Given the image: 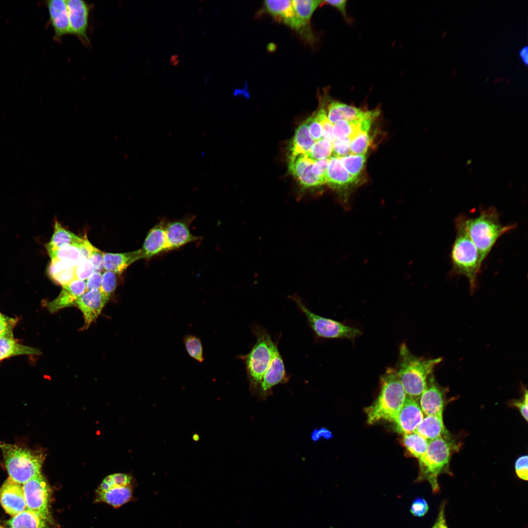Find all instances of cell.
Segmentation results:
<instances>
[{"label": "cell", "instance_id": "cell-1", "mask_svg": "<svg viewBox=\"0 0 528 528\" xmlns=\"http://www.w3.org/2000/svg\"><path fill=\"white\" fill-rule=\"evenodd\" d=\"M466 216L460 214L455 220L456 237L452 244L450 260L453 276H463L468 281L471 293L475 290L482 266L478 251L465 227Z\"/></svg>", "mask_w": 528, "mask_h": 528}, {"label": "cell", "instance_id": "cell-2", "mask_svg": "<svg viewBox=\"0 0 528 528\" xmlns=\"http://www.w3.org/2000/svg\"><path fill=\"white\" fill-rule=\"evenodd\" d=\"M467 233L477 248L482 263L486 259L498 240L504 234L516 229V223L503 225L497 208L490 206L480 208L479 215L474 218L466 216Z\"/></svg>", "mask_w": 528, "mask_h": 528}, {"label": "cell", "instance_id": "cell-3", "mask_svg": "<svg viewBox=\"0 0 528 528\" xmlns=\"http://www.w3.org/2000/svg\"><path fill=\"white\" fill-rule=\"evenodd\" d=\"M441 357L425 359L413 354L405 344L399 348L398 367L396 369L407 396L417 401L423 392L427 380Z\"/></svg>", "mask_w": 528, "mask_h": 528}, {"label": "cell", "instance_id": "cell-4", "mask_svg": "<svg viewBox=\"0 0 528 528\" xmlns=\"http://www.w3.org/2000/svg\"><path fill=\"white\" fill-rule=\"evenodd\" d=\"M380 384L378 397L365 410L369 424L381 420L394 422L407 396L396 369H387L380 378Z\"/></svg>", "mask_w": 528, "mask_h": 528}, {"label": "cell", "instance_id": "cell-5", "mask_svg": "<svg viewBox=\"0 0 528 528\" xmlns=\"http://www.w3.org/2000/svg\"><path fill=\"white\" fill-rule=\"evenodd\" d=\"M0 449L9 478L15 481L22 484L41 473L45 457L43 451L0 441Z\"/></svg>", "mask_w": 528, "mask_h": 528}, {"label": "cell", "instance_id": "cell-6", "mask_svg": "<svg viewBox=\"0 0 528 528\" xmlns=\"http://www.w3.org/2000/svg\"><path fill=\"white\" fill-rule=\"evenodd\" d=\"M251 330L256 337V343L247 354L239 355V357L244 362L250 391L256 395L278 344L261 326L254 325Z\"/></svg>", "mask_w": 528, "mask_h": 528}, {"label": "cell", "instance_id": "cell-7", "mask_svg": "<svg viewBox=\"0 0 528 528\" xmlns=\"http://www.w3.org/2000/svg\"><path fill=\"white\" fill-rule=\"evenodd\" d=\"M454 447L447 437L430 440L425 453L418 460L419 472L417 481L428 482L433 493L440 490L439 476L443 473L451 474L449 462Z\"/></svg>", "mask_w": 528, "mask_h": 528}, {"label": "cell", "instance_id": "cell-8", "mask_svg": "<svg viewBox=\"0 0 528 528\" xmlns=\"http://www.w3.org/2000/svg\"><path fill=\"white\" fill-rule=\"evenodd\" d=\"M290 298L306 317L308 324L316 336L323 338L353 339L362 334L359 329L326 318L311 311L297 295Z\"/></svg>", "mask_w": 528, "mask_h": 528}, {"label": "cell", "instance_id": "cell-9", "mask_svg": "<svg viewBox=\"0 0 528 528\" xmlns=\"http://www.w3.org/2000/svg\"><path fill=\"white\" fill-rule=\"evenodd\" d=\"M27 509L44 518L53 521L49 511L51 489L42 473L22 484Z\"/></svg>", "mask_w": 528, "mask_h": 528}, {"label": "cell", "instance_id": "cell-10", "mask_svg": "<svg viewBox=\"0 0 528 528\" xmlns=\"http://www.w3.org/2000/svg\"><path fill=\"white\" fill-rule=\"evenodd\" d=\"M195 218V215L188 214L180 219L167 220L165 232L169 252L202 239V237L193 234L190 230V225Z\"/></svg>", "mask_w": 528, "mask_h": 528}, {"label": "cell", "instance_id": "cell-11", "mask_svg": "<svg viewBox=\"0 0 528 528\" xmlns=\"http://www.w3.org/2000/svg\"><path fill=\"white\" fill-rule=\"evenodd\" d=\"M290 377L286 374L284 362L278 347L275 350L271 363L264 374L257 394L264 400L272 395V389L280 384H286Z\"/></svg>", "mask_w": 528, "mask_h": 528}, {"label": "cell", "instance_id": "cell-12", "mask_svg": "<svg viewBox=\"0 0 528 528\" xmlns=\"http://www.w3.org/2000/svg\"><path fill=\"white\" fill-rule=\"evenodd\" d=\"M0 503L13 517L27 509L22 484L7 478L0 488Z\"/></svg>", "mask_w": 528, "mask_h": 528}, {"label": "cell", "instance_id": "cell-13", "mask_svg": "<svg viewBox=\"0 0 528 528\" xmlns=\"http://www.w3.org/2000/svg\"><path fill=\"white\" fill-rule=\"evenodd\" d=\"M167 220L160 219L148 231L140 249L142 259L149 260L169 252L165 232Z\"/></svg>", "mask_w": 528, "mask_h": 528}, {"label": "cell", "instance_id": "cell-14", "mask_svg": "<svg viewBox=\"0 0 528 528\" xmlns=\"http://www.w3.org/2000/svg\"><path fill=\"white\" fill-rule=\"evenodd\" d=\"M445 391L436 382L433 374L428 377L426 387L419 397L420 408L426 416H442Z\"/></svg>", "mask_w": 528, "mask_h": 528}, {"label": "cell", "instance_id": "cell-15", "mask_svg": "<svg viewBox=\"0 0 528 528\" xmlns=\"http://www.w3.org/2000/svg\"><path fill=\"white\" fill-rule=\"evenodd\" d=\"M423 414L417 401L407 396L394 421L396 431L403 435L414 432L423 419Z\"/></svg>", "mask_w": 528, "mask_h": 528}, {"label": "cell", "instance_id": "cell-16", "mask_svg": "<svg viewBox=\"0 0 528 528\" xmlns=\"http://www.w3.org/2000/svg\"><path fill=\"white\" fill-rule=\"evenodd\" d=\"M314 162L307 154L289 158L288 168L290 172L305 188L317 187L326 183L325 179L314 175L311 172V167Z\"/></svg>", "mask_w": 528, "mask_h": 528}, {"label": "cell", "instance_id": "cell-17", "mask_svg": "<svg viewBox=\"0 0 528 528\" xmlns=\"http://www.w3.org/2000/svg\"><path fill=\"white\" fill-rule=\"evenodd\" d=\"M66 4L71 34L88 41L87 30L89 7L83 0H67Z\"/></svg>", "mask_w": 528, "mask_h": 528}, {"label": "cell", "instance_id": "cell-18", "mask_svg": "<svg viewBox=\"0 0 528 528\" xmlns=\"http://www.w3.org/2000/svg\"><path fill=\"white\" fill-rule=\"evenodd\" d=\"M108 301L99 289L87 291L78 298L76 306L83 315V329H87L97 318Z\"/></svg>", "mask_w": 528, "mask_h": 528}, {"label": "cell", "instance_id": "cell-19", "mask_svg": "<svg viewBox=\"0 0 528 528\" xmlns=\"http://www.w3.org/2000/svg\"><path fill=\"white\" fill-rule=\"evenodd\" d=\"M86 291L85 281L76 279L70 283L63 286L59 295L52 301L48 302L46 306L52 313L66 308L76 306L77 300Z\"/></svg>", "mask_w": 528, "mask_h": 528}, {"label": "cell", "instance_id": "cell-20", "mask_svg": "<svg viewBox=\"0 0 528 528\" xmlns=\"http://www.w3.org/2000/svg\"><path fill=\"white\" fill-rule=\"evenodd\" d=\"M49 21L54 29L56 39L71 34L66 0H49L46 1Z\"/></svg>", "mask_w": 528, "mask_h": 528}, {"label": "cell", "instance_id": "cell-21", "mask_svg": "<svg viewBox=\"0 0 528 528\" xmlns=\"http://www.w3.org/2000/svg\"><path fill=\"white\" fill-rule=\"evenodd\" d=\"M326 183L334 188H343L355 183L357 180L346 170L339 157L330 158L325 176Z\"/></svg>", "mask_w": 528, "mask_h": 528}, {"label": "cell", "instance_id": "cell-22", "mask_svg": "<svg viewBox=\"0 0 528 528\" xmlns=\"http://www.w3.org/2000/svg\"><path fill=\"white\" fill-rule=\"evenodd\" d=\"M141 259L140 249L126 253L104 252V266L105 270L120 275L131 264Z\"/></svg>", "mask_w": 528, "mask_h": 528}, {"label": "cell", "instance_id": "cell-23", "mask_svg": "<svg viewBox=\"0 0 528 528\" xmlns=\"http://www.w3.org/2000/svg\"><path fill=\"white\" fill-rule=\"evenodd\" d=\"M264 4L266 11L271 15L281 19L289 26L301 30L293 10L292 0H265Z\"/></svg>", "mask_w": 528, "mask_h": 528}, {"label": "cell", "instance_id": "cell-24", "mask_svg": "<svg viewBox=\"0 0 528 528\" xmlns=\"http://www.w3.org/2000/svg\"><path fill=\"white\" fill-rule=\"evenodd\" d=\"M366 110L336 101H331L328 107L327 116L333 124L340 120L352 121L361 117Z\"/></svg>", "mask_w": 528, "mask_h": 528}, {"label": "cell", "instance_id": "cell-25", "mask_svg": "<svg viewBox=\"0 0 528 528\" xmlns=\"http://www.w3.org/2000/svg\"><path fill=\"white\" fill-rule=\"evenodd\" d=\"M76 265L67 261L51 260L47 273L53 281L63 286L76 279Z\"/></svg>", "mask_w": 528, "mask_h": 528}, {"label": "cell", "instance_id": "cell-26", "mask_svg": "<svg viewBox=\"0 0 528 528\" xmlns=\"http://www.w3.org/2000/svg\"><path fill=\"white\" fill-rule=\"evenodd\" d=\"M429 441L448 435L445 430L442 416H426L415 432Z\"/></svg>", "mask_w": 528, "mask_h": 528}, {"label": "cell", "instance_id": "cell-27", "mask_svg": "<svg viewBox=\"0 0 528 528\" xmlns=\"http://www.w3.org/2000/svg\"><path fill=\"white\" fill-rule=\"evenodd\" d=\"M315 142L309 133L306 123L304 122L298 126L295 132L289 146V158L307 154Z\"/></svg>", "mask_w": 528, "mask_h": 528}, {"label": "cell", "instance_id": "cell-28", "mask_svg": "<svg viewBox=\"0 0 528 528\" xmlns=\"http://www.w3.org/2000/svg\"><path fill=\"white\" fill-rule=\"evenodd\" d=\"M52 522L27 509L13 516L8 524L10 528H51Z\"/></svg>", "mask_w": 528, "mask_h": 528}, {"label": "cell", "instance_id": "cell-29", "mask_svg": "<svg viewBox=\"0 0 528 528\" xmlns=\"http://www.w3.org/2000/svg\"><path fill=\"white\" fill-rule=\"evenodd\" d=\"M40 353L37 349L18 343L13 336H0V361L14 356Z\"/></svg>", "mask_w": 528, "mask_h": 528}, {"label": "cell", "instance_id": "cell-30", "mask_svg": "<svg viewBox=\"0 0 528 528\" xmlns=\"http://www.w3.org/2000/svg\"><path fill=\"white\" fill-rule=\"evenodd\" d=\"M96 493V501L107 503L116 508L131 499L132 489L131 484H130L124 486H114L107 491Z\"/></svg>", "mask_w": 528, "mask_h": 528}, {"label": "cell", "instance_id": "cell-31", "mask_svg": "<svg viewBox=\"0 0 528 528\" xmlns=\"http://www.w3.org/2000/svg\"><path fill=\"white\" fill-rule=\"evenodd\" d=\"M83 241V238H80L73 232L64 227L57 220H55L54 231L50 241L45 244L46 248H56L66 244L78 245Z\"/></svg>", "mask_w": 528, "mask_h": 528}, {"label": "cell", "instance_id": "cell-32", "mask_svg": "<svg viewBox=\"0 0 528 528\" xmlns=\"http://www.w3.org/2000/svg\"><path fill=\"white\" fill-rule=\"evenodd\" d=\"M323 1L318 0H292L293 10L301 30L305 28L315 10Z\"/></svg>", "mask_w": 528, "mask_h": 528}, {"label": "cell", "instance_id": "cell-33", "mask_svg": "<svg viewBox=\"0 0 528 528\" xmlns=\"http://www.w3.org/2000/svg\"><path fill=\"white\" fill-rule=\"evenodd\" d=\"M429 440L417 433L403 435L402 443L414 457L420 460L426 452Z\"/></svg>", "mask_w": 528, "mask_h": 528}, {"label": "cell", "instance_id": "cell-34", "mask_svg": "<svg viewBox=\"0 0 528 528\" xmlns=\"http://www.w3.org/2000/svg\"><path fill=\"white\" fill-rule=\"evenodd\" d=\"M51 260L57 259L77 264L80 257V251L76 245L66 244L58 247L46 248Z\"/></svg>", "mask_w": 528, "mask_h": 528}, {"label": "cell", "instance_id": "cell-35", "mask_svg": "<svg viewBox=\"0 0 528 528\" xmlns=\"http://www.w3.org/2000/svg\"><path fill=\"white\" fill-rule=\"evenodd\" d=\"M339 158L342 165L349 174L357 179L363 169L366 160V154H351Z\"/></svg>", "mask_w": 528, "mask_h": 528}, {"label": "cell", "instance_id": "cell-36", "mask_svg": "<svg viewBox=\"0 0 528 528\" xmlns=\"http://www.w3.org/2000/svg\"><path fill=\"white\" fill-rule=\"evenodd\" d=\"M183 342L188 355L198 362L202 363L204 357L201 339L193 334H187L184 336Z\"/></svg>", "mask_w": 528, "mask_h": 528}, {"label": "cell", "instance_id": "cell-37", "mask_svg": "<svg viewBox=\"0 0 528 528\" xmlns=\"http://www.w3.org/2000/svg\"><path fill=\"white\" fill-rule=\"evenodd\" d=\"M132 477L125 473H114L104 478L96 490L103 492L114 486H124L131 484Z\"/></svg>", "mask_w": 528, "mask_h": 528}, {"label": "cell", "instance_id": "cell-38", "mask_svg": "<svg viewBox=\"0 0 528 528\" xmlns=\"http://www.w3.org/2000/svg\"><path fill=\"white\" fill-rule=\"evenodd\" d=\"M332 144L322 138L315 142L307 155L314 161L329 158L332 155Z\"/></svg>", "mask_w": 528, "mask_h": 528}, {"label": "cell", "instance_id": "cell-39", "mask_svg": "<svg viewBox=\"0 0 528 528\" xmlns=\"http://www.w3.org/2000/svg\"><path fill=\"white\" fill-rule=\"evenodd\" d=\"M371 141L369 132L357 134L350 142L351 154H365L371 145Z\"/></svg>", "mask_w": 528, "mask_h": 528}, {"label": "cell", "instance_id": "cell-40", "mask_svg": "<svg viewBox=\"0 0 528 528\" xmlns=\"http://www.w3.org/2000/svg\"><path fill=\"white\" fill-rule=\"evenodd\" d=\"M118 275L116 273L108 270H105L102 273V284L99 290L108 300L115 290Z\"/></svg>", "mask_w": 528, "mask_h": 528}, {"label": "cell", "instance_id": "cell-41", "mask_svg": "<svg viewBox=\"0 0 528 528\" xmlns=\"http://www.w3.org/2000/svg\"><path fill=\"white\" fill-rule=\"evenodd\" d=\"M315 116L321 126L323 138L332 143L335 139L332 134L333 124L329 120L326 110L323 108H320L315 114Z\"/></svg>", "mask_w": 528, "mask_h": 528}, {"label": "cell", "instance_id": "cell-42", "mask_svg": "<svg viewBox=\"0 0 528 528\" xmlns=\"http://www.w3.org/2000/svg\"><path fill=\"white\" fill-rule=\"evenodd\" d=\"M94 272L93 266L88 259L80 257L76 265L77 279L85 281Z\"/></svg>", "mask_w": 528, "mask_h": 528}, {"label": "cell", "instance_id": "cell-43", "mask_svg": "<svg viewBox=\"0 0 528 528\" xmlns=\"http://www.w3.org/2000/svg\"><path fill=\"white\" fill-rule=\"evenodd\" d=\"M349 138L334 139L332 142V156L341 157L351 154Z\"/></svg>", "mask_w": 528, "mask_h": 528}, {"label": "cell", "instance_id": "cell-44", "mask_svg": "<svg viewBox=\"0 0 528 528\" xmlns=\"http://www.w3.org/2000/svg\"><path fill=\"white\" fill-rule=\"evenodd\" d=\"M88 259L93 266L94 271L102 273L104 271V252L92 244L90 248Z\"/></svg>", "mask_w": 528, "mask_h": 528}, {"label": "cell", "instance_id": "cell-45", "mask_svg": "<svg viewBox=\"0 0 528 528\" xmlns=\"http://www.w3.org/2000/svg\"><path fill=\"white\" fill-rule=\"evenodd\" d=\"M429 509V507L426 500L421 497H418L412 502L410 511L413 516L421 517L428 512Z\"/></svg>", "mask_w": 528, "mask_h": 528}, {"label": "cell", "instance_id": "cell-46", "mask_svg": "<svg viewBox=\"0 0 528 528\" xmlns=\"http://www.w3.org/2000/svg\"><path fill=\"white\" fill-rule=\"evenodd\" d=\"M305 122L308 128L310 135L314 141H317L323 138L322 129L315 115L309 117Z\"/></svg>", "mask_w": 528, "mask_h": 528}, {"label": "cell", "instance_id": "cell-47", "mask_svg": "<svg viewBox=\"0 0 528 528\" xmlns=\"http://www.w3.org/2000/svg\"><path fill=\"white\" fill-rule=\"evenodd\" d=\"M17 320L0 313V336H13V329Z\"/></svg>", "mask_w": 528, "mask_h": 528}, {"label": "cell", "instance_id": "cell-48", "mask_svg": "<svg viewBox=\"0 0 528 528\" xmlns=\"http://www.w3.org/2000/svg\"><path fill=\"white\" fill-rule=\"evenodd\" d=\"M515 469L517 476L521 479L527 481L528 478V456L518 458L515 463Z\"/></svg>", "mask_w": 528, "mask_h": 528}, {"label": "cell", "instance_id": "cell-49", "mask_svg": "<svg viewBox=\"0 0 528 528\" xmlns=\"http://www.w3.org/2000/svg\"><path fill=\"white\" fill-rule=\"evenodd\" d=\"M329 161L330 158L315 161L311 167L312 173L314 175L325 179Z\"/></svg>", "mask_w": 528, "mask_h": 528}, {"label": "cell", "instance_id": "cell-50", "mask_svg": "<svg viewBox=\"0 0 528 528\" xmlns=\"http://www.w3.org/2000/svg\"><path fill=\"white\" fill-rule=\"evenodd\" d=\"M102 281V273L94 271L86 280V290L99 289Z\"/></svg>", "mask_w": 528, "mask_h": 528}, {"label": "cell", "instance_id": "cell-51", "mask_svg": "<svg viewBox=\"0 0 528 528\" xmlns=\"http://www.w3.org/2000/svg\"><path fill=\"white\" fill-rule=\"evenodd\" d=\"M310 438L313 442H316L319 441L321 438H323L326 440H330L332 439L333 436L330 430L326 427H322L319 429H313L311 431Z\"/></svg>", "mask_w": 528, "mask_h": 528}, {"label": "cell", "instance_id": "cell-52", "mask_svg": "<svg viewBox=\"0 0 528 528\" xmlns=\"http://www.w3.org/2000/svg\"><path fill=\"white\" fill-rule=\"evenodd\" d=\"M445 505L444 501L440 505L437 519L432 528H448L445 516Z\"/></svg>", "mask_w": 528, "mask_h": 528}, {"label": "cell", "instance_id": "cell-53", "mask_svg": "<svg viewBox=\"0 0 528 528\" xmlns=\"http://www.w3.org/2000/svg\"><path fill=\"white\" fill-rule=\"evenodd\" d=\"M528 392L526 391L522 400L513 402V405L518 408L521 414L526 421H528Z\"/></svg>", "mask_w": 528, "mask_h": 528}, {"label": "cell", "instance_id": "cell-54", "mask_svg": "<svg viewBox=\"0 0 528 528\" xmlns=\"http://www.w3.org/2000/svg\"><path fill=\"white\" fill-rule=\"evenodd\" d=\"M325 2L327 4L336 8L339 11L346 20L349 21L346 10L347 0H326Z\"/></svg>", "mask_w": 528, "mask_h": 528}, {"label": "cell", "instance_id": "cell-55", "mask_svg": "<svg viewBox=\"0 0 528 528\" xmlns=\"http://www.w3.org/2000/svg\"><path fill=\"white\" fill-rule=\"evenodd\" d=\"M520 56L524 64H528V46H524L520 51Z\"/></svg>", "mask_w": 528, "mask_h": 528}, {"label": "cell", "instance_id": "cell-56", "mask_svg": "<svg viewBox=\"0 0 528 528\" xmlns=\"http://www.w3.org/2000/svg\"><path fill=\"white\" fill-rule=\"evenodd\" d=\"M193 440H194L195 441H198V440H199V436H198V434H194V435L193 436Z\"/></svg>", "mask_w": 528, "mask_h": 528}, {"label": "cell", "instance_id": "cell-57", "mask_svg": "<svg viewBox=\"0 0 528 528\" xmlns=\"http://www.w3.org/2000/svg\"><path fill=\"white\" fill-rule=\"evenodd\" d=\"M0 528H4L3 527L0 526Z\"/></svg>", "mask_w": 528, "mask_h": 528}, {"label": "cell", "instance_id": "cell-58", "mask_svg": "<svg viewBox=\"0 0 528 528\" xmlns=\"http://www.w3.org/2000/svg\"></svg>", "mask_w": 528, "mask_h": 528}]
</instances>
